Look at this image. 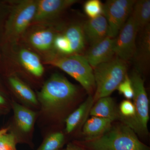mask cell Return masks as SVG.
Returning a JSON list of instances; mask_svg holds the SVG:
<instances>
[{
    "instance_id": "obj_1",
    "label": "cell",
    "mask_w": 150,
    "mask_h": 150,
    "mask_svg": "<svg viewBox=\"0 0 150 150\" xmlns=\"http://www.w3.org/2000/svg\"><path fill=\"white\" fill-rule=\"evenodd\" d=\"M86 146L92 150H149L135 132L124 123L111 126L102 136L87 141Z\"/></svg>"
},
{
    "instance_id": "obj_2",
    "label": "cell",
    "mask_w": 150,
    "mask_h": 150,
    "mask_svg": "<svg viewBox=\"0 0 150 150\" xmlns=\"http://www.w3.org/2000/svg\"><path fill=\"white\" fill-rule=\"evenodd\" d=\"M93 69L96 89L93 97L95 102L101 98L109 96L117 89L127 74L128 64L116 56Z\"/></svg>"
},
{
    "instance_id": "obj_3",
    "label": "cell",
    "mask_w": 150,
    "mask_h": 150,
    "mask_svg": "<svg viewBox=\"0 0 150 150\" xmlns=\"http://www.w3.org/2000/svg\"><path fill=\"white\" fill-rule=\"evenodd\" d=\"M77 88L64 76L52 75L44 83L38 98L44 110L53 111L64 107L74 98Z\"/></svg>"
},
{
    "instance_id": "obj_4",
    "label": "cell",
    "mask_w": 150,
    "mask_h": 150,
    "mask_svg": "<svg viewBox=\"0 0 150 150\" xmlns=\"http://www.w3.org/2000/svg\"><path fill=\"white\" fill-rule=\"evenodd\" d=\"M59 68L79 82L88 93L96 88L93 69L83 55L56 57L47 62Z\"/></svg>"
},
{
    "instance_id": "obj_5",
    "label": "cell",
    "mask_w": 150,
    "mask_h": 150,
    "mask_svg": "<svg viewBox=\"0 0 150 150\" xmlns=\"http://www.w3.org/2000/svg\"><path fill=\"white\" fill-rule=\"evenodd\" d=\"M129 77L134 89L133 103L135 114L132 119L123 123L131 128L136 134L147 135L148 123L149 119V101L144 81L141 73L137 70L132 72Z\"/></svg>"
},
{
    "instance_id": "obj_6",
    "label": "cell",
    "mask_w": 150,
    "mask_h": 150,
    "mask_svg": "<svg viewBox=\"0 0 150 150\" xmlns=\"http://www.w3.org/2000/svg\"><path fill=\"white\" fill-rule=\"evenodd\" d=\"M38 1H21L14 7L6 25V33L15 40L18 38L33 21Z\"/></svg>"
},
{
    "instance_id": "obj_7",
    "label": "cell",
    "mask_w": 150,
    "mask_h": 150,
    "mask_svg": "<svg viewBox=\"0 0 150 150\" xmlns=\"http://www.w3.org/2000/svg\"><path fill=\"white\" fill-rule=\"evenodd\" d=\"M135 0H108L103 4V15L108 25V35L114 38L131 15Z\"/></svg>"
},
{
    "instance_id": "obj_8",
    "label": "cell",
    "mask_w": 150,
    "mask_h": 150,
    "mask_svg": "<svg viewBox=\"0 0 150 150\" xmlns=\"http://www.w3.org/2000/svg\"><path fill=\"white\" fill-rule=\"evenodd\" d=\"M139 30L131 16L114 38L115 56L126 62L132 60L136 51V38Z\"/></svg>"
},
{
    "instance_id": "obj_9",
    "label": "cell",
    "mask_w": 150,
    "mask_h": 150,
    "mask_svg": "<svg viewBox=\"0 0 150 150\" xmlns=\"http://www.w3.org/2000/svg\"><path fill=\"white\" fill-rule=\"evenodd\" d=\"M78 1L76 0L38 1L36 12L33 21L43 22L49 20L59 15Z\"/></svg>"
},
{
    "instance_id": "obj_10",
    "label": "cell",
    "mask_w": 150,
    "mask_h": 150,
    "mask_svg": "<svg viewBox=\"0 0 150 150\" xmlns=\"http://www.w3.org/2000/svg\"><path fill=\"white\" fill-rule=\"evenodd\" d=\"M114 38L108 36L100 42L91 46L87 51L84 56L93 69L114 57Z\"/></svg>"
},
{
    "instance_id": "obj_11",
    "label": "cell",
    "mask_w": 150,
    "mask_h": 150,
    "mask_svg": "<svg viewBox=\"0 0 150 150\" xmlns=\"http://www.w3.org/2000/svg\"><path fill=\"white\" fill-rule=\"evenodd\" d=\"M86 41L91 46L98 43L108 35V25L103 15L90 19L82 24Z\"/></svg>"
},
{
    "instance_id": "obj_12",
    "label": "cell",
    "mask_w": 150,
    "mask_h": 150,
    "mask_svg": "<svg viewBox=\"0 0 150 150\" xmlns=\"http://www.w3.org/2000/svg\"><path fill=\"white\" fill-rule=\"evenodd\" d=\"M139 45L136 46V51L134 58L136 69L141 73L149 68L150 57V26L147 25L140 30Z\"/></svg>"
},
{
    "instance_id": "obj_13",
    "label": "cell",
    "mask_w": 150,
    "mask_h": 150,
    "mask_svg": "<svg viewBox=\"0 0 150 150\" xmlns=\"http://www.w3.org/2000/svg\"><path fill=\"white\" fill-rule=\"evenodd\" d=\"M112 120L108 118L92 116L86 121L83 133L87 141L94 139L107 132L111 127Z\"/></svg>"
},
{
    "instance_id": "obj_14",
    "label": "cell",
    "mask_w": 150,
    "mask_h": 150,
    "mask_svg": "<svg viewBox=\"0 0 150 150\" xmlns=\"http://www.w3.org/2000/svg\"><path fill=\"white\" fill-rule=\"evenodd\" d=\"M93 105L90 114L92 116L108 118L114 121L119 119L118 109L112 98L109 96L101 98Z\"/></svg>"
},
{
    "instance_id": "obj_15",
    "label": "cell",
    "mask_w": 150,
    "mask_h": 150,
    "mask_svg": "<svg viewBox=\"0 0 150 150\" xmlns=\"http://www.w3.org/2000/svg\"><path fill=\"white\" fill-rule=\"evenodd\" d=\"M63 34L70 44L73 55L80 54L85 49L86 40L82 24H71L65 30Z\"/></svg>"
},
{
    "instance_id": "obj_16",
    "label": "cell",
    "mask_w": 150,
    "mask_h": 150,
    "mask_svg": "<svg viewBox=\"0 0 150 150\" xmlns=\"http://www.w3.org/2000/svg\"><path fill=\"white\" fill-rule=\"evenodd\" d=\"M94 102L93 96H89L85 101L67 118L66 130L67 133H71L80 124L85 122Z\"/></svg>"
},
{
    "instance_id": "obj_17",
    "label": "cell",
    "mask_w": 150,
    "mask_h": 150,
    "mask_svg": "<svg viewBox=\"0 0 150 150\" xmlns=\"http://www.w3.org/2000/svg\"><path fill=\"white\" fill-rule=\"evenodd\" d=\"M130 15L139 31L150 25V0L136 1Z\"/></svg>"
},
{
    "instance_id": "obj_18",
    "label": "cell",
    "mask_w": 150,
    "mask_h": 150,
    "mask_svg": "<svg viewBox=\"0 0 150 150\" xmlns=\"http://www.w3.org/2000/svg\"><path fill=\"white\" fill-rule=\"evenodd\" d=\"M22 65L28 71L36 77H40L44 72V68L38 56L27 49H22L19 54Z\"/></svg>"
},
{
    "instance_id": "obj_19",
    "label": "cell",
    "mask_w": 150,
    "mask_h": 150,
    "mask_svg": "<svg viewBox=\"0 0 150 150\" xmlns=\"http://www.w3.org/2000/svg\"><path fill=\"white\" fill-rule=\"evenodd\" d=\"M56 35L51 29L39 30L33 33L30 35V42L36 49L40 51H47L54 45Z\"/></svg>"
},
{
    "instance_id": "obj_20",
    "label": "cell",
    "mask_w": 150,
    "mask_h": 150,
    "mask_svg": "<svg viewBox=\"0 0 150 150\" xmlns=\"http://www.w3.org/2000/svg\"><path fill=\"white\" fill-rule=\"evenodd\" d=\"M13 109L18 127L24 132L30 131L35 120V113L16 103H13Z\"/></svg>"
},
{
    "instance_id": "obj_21",
    "label": "cell",
    "mask_w": 150,
    "mask_h": 150,
    "mask_svg": "<svg viewBox=\"0 0 150 150\" xmlns=\"http://www.w3.org/2000/svg\"><path fill=\"white\" fill-rule=\"evenodd\" d=\"M9 81L15 91L23 98L33 104L37 103V98L34 93L26 85L16 78L11 77Z\"/></svg>"
},
{
    "instance_id": "obj_22",
    "label": "cell",
    "mask_w": 150,
    "mask_h": 150,
    "mask_svg": "<svg viewBox=\"0 0 150 150\" xmlns=\"http://www.w3.org/2000/svg\"><path fill=\"white\" fill-rule=\"evenodd\" d=\"M64 136L60 132L51 134L44 141L38 150H58L64 143Z\"/></svg>"
},
{
    "instance_id": "obj_23",
    "label": "cell",
    "mask_w": 150,
    "mask_h": 150,
    "mask_svg": "<svg viewBox=\"0 0 150 150\" xmlns=\"http://www.w3.org/2000/svg\"><path fill=\"white\" fill-rule=\"evenodd\" d=\"M83 10L90 19L103 14V4L99 0H88L85 3Z\"/></svg>"
},
{
    "instance_id": "obj_24",
    "label": "cell",
    "mask_w": 150,
    "mask_h": 150,
    "mask_svg": "<svg viewBox=\"0 0 150 150\" xmlns=\"http://www.w3.org/2000/svg\"><path fill=\"white\" fill-rule=\"evenodd\" d=\"M118 114L119 119L123 123L129 121L134 117L135 108L133 102L129 100H123L119 105Z\"/></svg>"
},
{
    "instance_id": "obj_25",
    "label": "cell",
    "mask_w": 150,
    "mask_h": 150,
    "mask_svg": "<svg viewBox=\"0 0 150 150\" xmlns=\"http://www.w3.org/2000/svg\"><path fill=\"white\" fill-rule=\"evenodd\" d=\"M54 46L59 53L64 55V56L72 55L69 43L63 33L56 35Z\"/></svg>"
},
{
    "instance_id": "obj_26",
    "label": "cell",
    "mask_w": 150,
    "mask_h": 150,
    "mask_svg": "<svg viewBox=\"0 0 150 150\" xmlns=\"http://www.w3.org/2000/svg\"><path fill=\"white\" fill-rule=\"evenodd\" d=\"M117 89L126 99H133L134 95V89L132 82L128 74L126 75L125 79L118 86Z\"/></svg>"
},
{
    "instance_id": "obj_27",
    "label": "cell",
    "mask_w": 150,
    "mask_h": 150,
    "mask_svg": "<svg viewBox=\"0 0 150 150\" xmlns=\"http://www.w3.org/2000/svg\"><path fill=\"white\" fill-rule=\"evenodd\" d=\"M16 138L12 134H4L0 137V150H16Z\"/></svg>"
},
{
    "instance_id": "obj_28",
    "label": "cell",
    "mask_w": 150,
    "mask_h": 150,
    "mask_svg": "<svg viewBox=\"0 0 150 150\" xmlns=\"http://www.w3.org/2000/svg\"><path fill=\"white\" fill-rule=\"evenodd\" d=\"M84 150L81 148L76 146V145L73 144H69L67 146V150Z\"/></svg>"
},
{
    "instance_id": "obj_29",
    "label": "cell",
    "mask_w": 150,
    "mask_h": 150,
    "mask_svg": "<svg viewBox=\"0 0 150 150\" xmlns=\"http://www.w3.org/2000/svg\"><path fill=\"white\" fill-rule=\"evenodd\" d=\"M7 131V129H3L0 131V137H1L4 134H6Z\"/></svg>"
},
{
    "instance_id": "obj_30",
    "label": "cell",
    "mask_w": 150,
    "mask_h": 150,
    "mask_svg": "<svg viewBox=\"0 0 150 150\" xmlns=\"http://www.w3.org/2000/svg\"><path fill=\"white\" fill-rule=\"evenodd\" d=\"M5 103V100L0 95V104H4Z\"/></svg>"
},
{
    "instance_id": "obj_31",
    "label": "cell",
    "mask_w": 150,
    "mask_h": 150,
    "mask_svg": "<svg viewBox=\"0 0 150 150\" xmlns=\"http://www.w3.org/2000/svg\"><path fill=\"white\" fill-rule=\"evenodd\" d=\"M60 150V149H59V150Z\"/></svg>"
}]
</instances>
